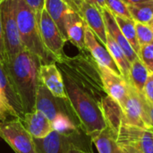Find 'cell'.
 <instances>
[{"instance_id": "obj_1", "label": "cell", "mask_w": 153, "mask_h": 153, "mask_svg": "<svg viewBox=\"0 0 153 153\" xmlns=\"http://www.w3.org/2000/svg\"><path fill=\"white\" fill-rule=\"evenodd\" d=\"M61 72L67 99L77 115L84 133L91 134L107 125L100 103L108 94L104 89L99 65L88 51L56 63Z\"/></svg>"}, {"instance_id": "obj_2", "label": "cell", "mask_w": 153, "mask_h": 153, "mask_svg": "<svg viewBox=\"0 0 153 153\" xmlns=\"http://www.w3.org/2000/svg\"><path fill=\"white\" fill-rule=\"evenodd\" d=\"M19 95L24 114L35 110L36 95L40 81L41 59L23 49L14 57L2 63Z\"/></svg>"}, {"instance_id": "obj_3", "label": "cell", "mask_w": 153, "mask_h": 153, "mask_svg": "<svg viewBox=\"0 0 153 153\" xmlns=\"http://www.w3.org/2000/svg\"><path fill=\"white\" fill-rule=\"evenodd\" d=\"M14 9L20 37L24 48L38 56L43 65L56 63L54 56L44 46L39 24L24 0H14Z\"/></svg>"}, {"instance_id": "obj_4", "label": "cell", "mask_w": 153, "mask_h": 153, "mask_svg": "<svg viewBox=\"0 0 153 153\" xmlns=\"http://www.w3.org/2000/svg\"><path fill=\"white\" fill-rule=\"evenodd\" d=\"M35 109L41 111L51 123L58 117H65L82 128L80 120L69 100L54 96L42 83L39 84L37 91Z\"/></svg>"}, {"instance_id": "obj_5", "label": "cell", "mask_w": 153, "mask_h": 153, "mask_svg": "<svg viewBox=\"0 0 153 153\" xmlns=\"http://www.w3.org/2000/svg\"><path fill=\"white\" fill-rule=\"evenodd\" d=\"M0 138L15 153H38L34 139L24 128L20 118L0 122Z\"/></svg>"}, {"instance_id": "obj_6", "label": "cell", "mask_w": 153, "mask_h": 153, "mask_svg": "<svg viewBox=\"0 0 153 153\" xmlns=\"http://www.w3.org/2000/svg\"><path fill=\"white\" fill-rule=\"evenodd\" d=\"M2 24L8 59L14 57L24 48L17 25L14 0H4L0 4Z\"/></svg>"}, {"instance_id": "obj_7", "label": "cell", "mask_w": 153, "mask_h": 153, "mask_svg": "<svg viewBox=\"0 0 153 153\" xmlns=\"http://www.w3.org/2000/svg\"><path fill=\"white\" fill-rule=\"evenodd\" d=\"M126 123L152 132V124L145 108V99L129 83L127 100L122 107Z\"/></svg>"}, {"instance_id": "obj_8", "label": "cell", "mask_w": 153, "mask_h": 153, "mask_svg": "<svg viewBox=\"0 0 153 153\" xmlns=\"http://www.w3.org/2000/svg\"><path fill=\"white\" fill-rule=\"evenodd\" d=\"M39 27L42 41L48 51L54 56L56 63L62 61L66 56L64 52V47L67 39L63 36L45 9L41 14Z\"/></svg>"}, {"instance_id": "obj_9", "label": "cell", "mask_w": 153, "mask_h": 153, "mask_svg": "<svg viewBox=\"0 0 153 153\" xmlns=\"http://www.w3.org/2000/svg\"><path fill=\"white\" fill-rule=\"evenodd\" d=\"M117 143L131 145L142 153H153V132L125 122L117 134Z\"/></svg>"}, {"instance_id": "obj_10", "label": "cell", "mask_w": 153, "mask_h": 153, "mask_svg": "<svg viewBox=\"0 0 153 153\" xmlns=\"http://www.w3.org/2000/svg\"><path fill=\"white\" fill-rule=\"evenodd\" d=\"M84 135V132L65 135L53 131L45 138L34 139V143L38 153H69L72 145Z\"/></svg>"}, {"instance_id": "obj_11", "label": "cell", "mask_w": 153, "mask_h": 153, "mask_svg": "<svg viewBox=\"0 0 153 153\" xmlns=\"http://www.w3.org/2000/svg\"><path fill=\"white\" fill-rule=\"evenodd\" d=\"M0 101L7 108L13 118L24 116L23 108L14 85L4 65L0 61Z\"/></svg>"}, {"instance_id": "obj_12", "label": "cell", "mask_w": 153, "mask_h": 153, "mask_svg": "<svg viewBox=\"0 0 153 153\" xmlns=\"http://www.w3.org/2000/svg\"><path fill=\"white\" fill-rule=\"evenodd\" d=\"M99 69L107 94L118 102L122 108L127 100L129 82H127L120 74L114 73L105 66L99 65Z\"/></svg>"}, {"instance_id": "obj_13", "label": "cell", "mask_w": 153, "mask_h": 153, "mask_svg": "<svg viewBox=\"0 0 153 153\" xmlns=\"http://www.w3.org/2000/svg\"><path fill=\"white\" fill-rule=\"evenodd\" d=\"M84 44L87 51L91 54V56L93 57V59L96 61V63L99 65L105 66L110 69L111 71H113L114 73L121 75V73L117 64L113 60L112 56L108 53L106 47L100 43V41L98 39V38L95 36V34L91 30V29L87 25H85Z\"/></svg>"}, {"instance_id": "obj_14", "label": "cell", "mask_w": 153, "mask_h": 153, "mask_svg": "<svg viewBox=\"0 0 153 153\" xmlns=\"http://www.w3.org/2000/svg\"><path fill=\"white\" fill-rule=\"evenodd\" d=\"M78 14L83 19L86 25L95 34L100 43L105 46L107 42V30L101 10L83 1Z\"/></svg>"}, {"instance_id": "obj_15", "label": "cell", "mask_w": 153, "mask_h": 153, "mask_svg": "<svg viewBox=\"0 0 153 153\" xmlns=\"http://www.w3.org/2000/svg\"><path fill=\"white\" fill-rule=\"evenodd\" d=\"M24 128L29 132L33 139H42L52 133L53 126L48 117L39 110L26 113L20 118Z\"/></svg>"}, {"instance_id": "obj_16", "label": "cell", "mask_w": 153, "mask_h": 153, "mask_svg": "<svg viewBox=\"0 0 153 153\" xmlns=\"http://www.w3.org/2000/svg\"><path fill=\"white\" fill-rule=\"evenodd\" d=\"M40 81L54 96L63 99L67 98L61 72L56 63L41 65Z\"/></svg>"}, {"instance_id": "obj_17", "label": "cell", "mask_w": 153, "mask_h": 153, "mask_svg": "<svg viewBox=\"0 0 153 153\" xmlns=\"http://www.w3.org/2000/svg\"><path fill=\"white\" fill-rule=\"evenodd\" d=\"M101 13H102L103 18H104L107 32L118 44V46L122 48L123 52L125 53L128 61L132 64L136 58H138V55L136 54V52L131 47V45L129 44V42L126 39V37L121 32V30L115 20L114 15L106 7L101 10Z\"/></svg>"}, {"instance_id": "obj_18", "label": "cell", "mask_w": 153, "mask_h": 153, "mask_svg": "<svg viewBox=\"0 0 153 153\" xmlns=\"http://www.w3.org/2000/svg\"><path fill=\"white\" fill-rule=\"evenodd\" d=\"M85 22L83 19L76 12L72 11L65 21V30L67 41L73 43L80 51H86L84 44V31Z\"/></svg>"}, {"instance_id": "obj_19", "label": "cell", "mask_w": 153, "mask_h": 153, "mask_svg": "<svg viewBox=\"0 0 153 153\" xmlns=\"http://www.w3.org/2000/svg\"><path fill=\"white\" fill-rule=\"evenodd\" d=\"M100 108L107 126L110 128L117 136L119 128L126 122L121 106L114 99L107 95L101 100Z\"/></svg>"}, {"instance_id": "obj_20", "label": "cell", "mask_w": 153, "mask_h": 153, "mask_svg": "<svg viewBox=\"0 0 153 153\" xmlns=\"http://www.w3.org/2000/svg\"><path fill=\"white\" fill-rule=\"evenodd\" d=\"M45 10L56 23L63 36L66 39L65 23L68 14L74 10L63 0H46Z\"/></svg>"}, {"instance_id": "obj_21", "label": "cell", "mask_w": 153, "mask_h": 153, "mask_svg": "<svg viewBox=\"0 0 153 153\" xmlns=\"http://www.w3.org/2000/svg\"><path fill=\"white\" fill-rule=\"evenodd\" d=\"M105 47L108 49L110 56H112L115 63L117 64L122 77L127 82H129V72H130L131 63L126 58L122 48L118 46V44L114 40V39L108 32H107V42L105 44Z\"/></svg>"}, {"instance_id": "obj_22", "label": "cell", "mask_w": 153, "mask_h": 153, "mask_svg": "<svg viewBox=\"0 0 153 153\" xmlns=\"http://www.w3.org/2000/svg\"><path fill=\"white\" fill-rule=\"evenodd\" d=\"M90 137L99 153H115L118 148L117 136L108 126L103 130L91 134Z\"/></svg>"}, {"instance_id": "obj_23", "label": "cell", "mask_w": 153, "mask_h": 153, "mask_svg": "<svg viewBox=\"0 0 153 153\" xmlns=\"http://www.w3.org/2000/svg\"><path fill=\"white\" fill-rule=\"evenodd\" d=\"M150 74L151 72L149 69L144 65L138 56V58H136L131 64L129 72V83H131L138 92L142 93Z\"/></svg>"}, {"instance_id": "obj_24", "label": "cell", "mask_w": 153, "mask_h": 153, "mask_svg": "<svg viewBox=\"0 0 153 153\" xmlns=\"http://www.w3.org/2000/svg\"><path fill=\"white\" fill-rule=\"evenodd\" d=\"M129 12L134 22L150 24L153 19V0L129 4Z\"/></svg>"}, {"instance_id": "obj_25", "label": "cell", "mask_w": 153, "mask_h": 153, "mask_svg": "<svg viewBox=\"0 0 153 153\" xmlns=\"http://www.w3.org/2000/svg\"><path fill=\"white\" fill-rule=\"evenodd\" d=\"M114 17H115V20H116L121 32L123 33V35L126 37V39L131 45V47L134 48V50L138 55L139 50H140V45L138 43L137 37H136L134 21L126 19V18H123L120 16H117V15H114Z\"/></svg>"}, {"instance_id": "obj_26", "label": "cell", "mask_w": 153, "mask_h": 153, "mask_svg": "<svg viewBox=\"0 0 153 153\" xmlns=\"http://www.w3.org/2000/svg\"><path fill=\"white\" fill-rule=\"evenodd\" d=\"M106 8L113 15L133 20L128 5L122 0H106Z\"/></svg>"}, {"instance_id": "obj_27", "label": "cell", "mask_w": 153, "mask_h": 153, "mask_svg": "<svg viewBox=\"0 0 153 153\" xmlns=\"http://www.w3.org/2000/svg\"><path fill=\"white\" fill-rule=\"evenodd\" d=\"M134 23H135L136 37L140 47L152 42L153 30L150 26V24L137 22H134Z\"/></svg>"}, {"instance_id": "obj_28", "label": "cell", "mask_w": 153, "mask_h": 153, "mask_svg": "<svg viewBox=\"0 0 153 153\" xmlns=\"http://www.w3.org/2000/svg\"><path fill=\"white\" fill-rule=\"evenodd\" d=\"M138 56L149 71L153 73V41L140 47Z\"/></svg>"}, {"instance_id": "obj_29", "label": "cell", "mask_w": 153, "mask_h": 153, "mask_svg": "<svg viewBox=\"0 0 153 153\" xmlns=\"http://www.w3.org/2000/svg\"><path fill=\"white\" fill-rule=\"evenodd\" d=\"M91 144V137L86 134L72 145L69 153H94Z\"/></svg>"}, {"instance_id": "obj_30", "label": "cell", "mask_w": 153, "mask_h": 153, "mask_svg": "<svg viewBox=\"0 0 153 153\" xmlns=\"http://www.w3.org/2000/svg\"><path fill=\"white\" fill-rule=\"evenodd\" d=\"M45 1L46 0H24L26 4L32 12L38 24L39 23L41 14L45 9Z\"/></svg>"}, {"instance_id": "obj_31", "label": "cell", "mask_w": 153, "mask_h": 153, "mask_svg": "<svg viewBox=\"0 0 153 153\" xmlns=\"http://www.w3.org/2000/svg\"><path fill=\"white\" fill-rule=\"evenodd\" d=\"M8 60L6 48H5V40L2 24V16H1V9H0V61L2 63H5Z\"/></svg>"}, {"instance_id": "obj_32", "label": "cell", "mask_w": 153, "mask_h": 153, "mask_svg": "<svg viewBox=\"0 0 153 153\" xmlns=\"http://www.w3.org/2000/svg\"><path fill=\"white\" fill-rule=\"evenodd\" d=\"M142 93L149 102L153 104V73L150 74Z\"/></svg>"}, {"instance_id": "obj_33", "label": "cell", "mask_w": 153, "mask_h": 153, "mask_svg": "<svg viewBox=\"0 0 153 153\" xmlns=\"http://www.w3.org/2000/svg\"><path fill=\"white\" fill-rule=\"evenodd\" d=\"M13 117H12V115L10 114V112L7 110V108L0 101V122L6 121V120H10V119H13Z\"/></svg>"}, {"instance_id": "obj_34", "label": "cell", "mask_w": 153, "mask_h": 153, "mask_svg": "<svg viewBox=\"0 0 153 153\" xmlns=\"http://www.w3.org/2000/svg\"><path fill=\"white\" fill-rule=\"evenodd\" d=\"M63 1L65 2L74 12L78 13L80 10V6L84 0H63Z\"/></svg>"}, {"instance_id": "obj_35", "label": "cell", "mask_w": 153, "mask_h": 153, "mask_svg": "<svg viewBox=\"0 0 153 153\" xmlns=\"http://www.w3.org/2000/svg\"><path fill=\"white\" fill-rule=\"evenodd\" d=\"M118 147L122 153H142L139 150H137L136 148H134L131 145L120 144V145H118Z\"/></svg>"}, {"instance_id": "obj_36", "label": "cell", "mask_w": 153, "mask_h": 153, "mask_svg": "<svg viewBox=\"0 0 153 153\" xmlns=\"http://www.w3.org/2000/svg\"><path fill=\"white\" fill-rule=\"evenodd\" d=\"M145 108H146V110H147V113H148V116H149V118H150V121L152 124L153 132V104L149 102L146 99H145Z\"/></svg>"}, {"instance_id": "obj_37", "label": "cell", "mask_w": 153, "mask_h": 153, "mask_svg": "<svg viewBox=\"0 0 153 153\" xmlns=\"http://www.w3.org/2000/svg\"><path fill=\"white\" fill-rule=\"evenodd\" d=\"M86 3L92 4L96 7H98L100 10H102L106 7V0H84Z\"/></svg>"}, {"instance_id": "obj_38", "label": "cell", "mask_w": 153, "mask_h": 153, "mask_svg": "<svg viewBox=\"0 0 153 153\" xmlns=\"http://www.w3.org/2000/svg\"><path fill=\"white\" fill-rule=\"evenodd\" d=\"M122 1L125 2L127 5H129V4H135L147 2V1H150V0H122Z\"/></svg>"}, {"instance_id": "obj_39", "label": "cell", "mask_w": 153, "mask_h": 153, "mask_svg": "<svg viewBox=\"0 0 153 153\" xmlns=\"http://www.w3.org/2000/svg\"><path fill=\"white\" fill-rule=\"evenodd\" d=\"M115 153H122V152H121V151H120V149H119V147H118V148L117 149V151H116V152H115Z\"/></svg>"}, {"instance_id": "obj_40", "label": "cell", "mask_w": 153, "mask_h": 153, "mask_svg": "<svg viewBox=\"0 0 153 153\" xmlns=\"http://www.w3.org/2000/svg\"><path fill=\"white\" fill-rule=\"evenodd\" d=\"M150 26L152 27V29L153 30V19H152V22H150Z\"/></svg>"}, {"instance_id": "obj_41", "label": "cell", "mask_w": 153, "mask_h": 153, "mask_svg": "<svg viewBox=\"0 0 153 153\" xmlns=\"http://www.w3.org/2000/svg\"><path fill=\"white\" fill-rule=\"evenodd\" d=\"M4 0H0V4H2V3L4 2Z\"/></svg>"}]
</instances>
